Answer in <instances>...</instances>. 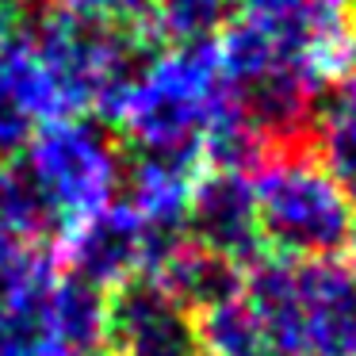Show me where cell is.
Here are the masks:
<instances>
[{"instance_id": "obj_1", "label": "cell", "mask_w": 356, "mask_h": 356, "mask_svg": "<svg viewBox=\"0 0 356 356\" xmlns=\"http://www.w3.org/2000/svg\"><path fill=\"white\" fill-rule=\"evenodd\" d=\"M264 249L287 261H337L356 230V207L310 146L276 149L253 172Z\"/></svg>"}, {"instance_id": "obj_2", "label": "cell", "mask_w": 356, "mask_h": 356, "mask_svg": "<svg viewBox=\"0 0 356 356\" xmlns=\"http://www.w3.org/2000/svg\"><path fill=\"white\" fill-rule=\"evenodd\" d=\"M230 96L215 42L154 47L142 62L115 131L123 149L200 146L211 115Z\"/></svg>"}, {"instance_id": "obj_3", "label": "cell", "mask_w": 356, "mask_h": 356, "mask_svg": "<svg viewBox=\"0 0 356 356\" xmlns=\"http://www.w3.org/2000/svg\"><path fill=\"white\" fill-rule=\"evenodd\" d=\"M19 165L42 192L62 241L115 200V188L123 184V142L111 127L85 115L50 119L31 131Z\"/></svg>"}, {"instance_id": "obj_4", "label": "cell", "mask_w": 356, "mask_h": 356, "mask_svg": "<svg viewBox=\"0 0 356 356\" xmlns=\"http://www.w3.org/2000/svg\"><path fill=\"white\" fill-rule=\"evenodd\" d=\"M108 353L115 356H195V314L154 276H131L108 291Z\"/></svg>"}, {"instance_id": "obj_5", "label": "cell", "mask_w": 356, "mask_h": 356, "mask_svg": "<svg viewBox=\"0 0 356 356\" xmlns=\"http://www.w3.org/2000/svg\"><path fill=\"white\" fill-rule=\"evenodd\" d=\"M188 238L241 268L261 261L268 249H264L261 218H257L253 177L218 169L203 172L188 203Z\"/></svg>"}, {"instance_id": "obj_6", "label": "cell", "mask_w": 356, "mask_h": 356, "mask_svg": "<svg viewBox=\"0 0 356 356\" xmlns=\"http://www.w3.org/2000/svg\"><path fill=\"white\" fill-rule=\"evenodd\" d=\"M295 356H356V276L345 261H299Z\"/></svg>"}, {"instance_id": "obj_7", "label": "cell", "mask_w": 356, "mask_h": 356, "mask_svg": "<svg viewBox=\"0 0 356 356\" xmlns=\"http://www.w3.org/2000/svg\"><path fill=\"white\" fill-rule=\"evenodd\" d=\"M54 253L65 272L111 291L131 276H142V218L127 200H111L73 234H65Z\"/></svg>"}, {"instance_id": "obj_8", "label": "cell", "mask_w": 356, "mask_h": 356, "mask_svg": "<svg viewBox=\"0 0 356 356\" xmlns=\"http://www.w3.org/2000/svg\"><path fill=\"white\" fill-rule=\"evenodd\" d=\"M154 280L180 307L200 314V310L218 307L226 299H238L241 284H245V268L226 261V257H218V253H211V249L195 245V241H188Z\"/></svg>"}, {"instance_id": "obj_9", "label": "cell", "mask_w": 356, "mask_h": 356, "mask_svg": "<svg viewBox=\"0 0 356 356\" xmlns=\"http://www.w3.org/2000/svg\"><path fill=\"white\" fill-rule=\"evenodd\" d=\"M310 149L356 207V77L325 92L314 119V134H310Z\"/></svg>"}, {"instance_id": "obj_10", "label": "cell", "mask_w": 356, "mask_h": 356, "mask_svg": "<svg viewBox=\"0 0 356 356\" xmlns=\"http://www.w3.org/2000/svg\"><path fill=\"white\" fill-rule=\"evenodd\" d=\"M195 337L207 356H280L245 299H226L195 314Z\"/></svg>"}, {"instance_id": "obj_11", "label": "cell", "mask_w": 356, "mask_h": 356, "mask_svg": "<svg viewBox=\"0 0 356 356\" xmlns=\"http://www.w3.org/2000/svg\"><path fill=\"white\" fill-rule=\"evenodd\" d=\"M0 238L39 241V245L58 241V222L19 157L0 165Z\"/></svg>"}, {"instance_id": "obj_12", "label": "cell", "mask_w": 356, "mask_h": 356, "mask_svg": "<svg viewBox=\"0 0 356 356\" xmlns=\"http://www.w3.org/2000/svg\"><path fill=\"white\" fill-rule=\"evenodd\" d=\"M241 0H154L146 39L157 47L215 42L218 31L238 16Z\"/></svg>"}, {"instance_id": "obj_13", "label": "cell", "mask_w": 356, "mask_h": 356, "mask_svg": "<svg viewBox=\"0 0 356 356\" xmlns=\"http://www.w3.org/2000/svg\"><path fill=\"white\" fill-rule=\"evenodd\" d=\"M54 280H58L54 245L0 238V310L42 299Z\"/></svg>"}, {"instance_id": "obj_14", "label": "cell", "mask_w": 356, "mask_h": 356, "mask_svg": "<svg viewBox=\"0 0 356 356\" xmlns=\"http://www.w3.org/2000/svg\"><path fill=\"white\" fill-rule=\"evenodd\" d=\"M42 299L0 310V356H50L47 322H42Z\"/></svg>"}, {"instance_id": "obj_15", "label": "cell", "mask_w": 356, "mask_h": 356, "mask_svg": "<svg viewBox=\"0 0 356 356\" xmlns=\"http://www.w3.org/2000/svg\"><path fill=\"white\" fill-rule=\"evenodd\" d=\"M70 12L92 19V24L115 27V31H142L146 35L149 12H154V0H58Z\"/></svg>"}, {"instance_id": "obj_16", "label": "cell", "mask_w": 356, "mask_h": 356, "mask_svg": "<svg viewBox=\"0 0 356 356\" xmlns=\"http://www.w3.org/2000/svg\"><path fill=\"white\" fill-rule=\"evenodd\" d=\"M345 253H348V268H353V276H356V230H353V241H348Z\"/></svg>"}, {"instance_id": "obj_17", "label": "cell", "mask_w": 356, "mask_h": 356, "mask_svg": "<svg viewBox=\"0 0 356 356\" xmlns=\"http://www.w3.org/2000/svg\"><path fill=\"white\" fill-rule=\"evenodd\" d=\"M16 4H24V8H27V4H47V0H16Z\"/></svg>"}, {"instance_id": "obj_18", "label": "cell", "mask_w": 356, "mask_h": 356, "mask_svg": "<svg viewBox=\"0 0 356 356\" xmlns=\"http://www.w3.org/2000/svg\"><path fill=\"white\" fill-rule=\"evenodd\" d=\"M4 161H12V157H8V154H4V149H0V165H4Z\"/></svg>"}]
</instances>
